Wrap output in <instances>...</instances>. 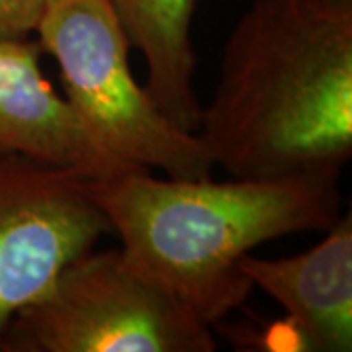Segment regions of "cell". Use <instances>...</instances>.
I'll return each instance as SVG.
<instances>
[{"label": "cell", "mask_w": 352, "mask_h": 352, "mask_svg": "<svg viewBox=\"0 0 352 352\" xmlns=\"http://www.w3.org/2000/svg\"><path fill=\"white\" fill-rule=\"evenodd\" d=\"M212 325L138 274L120 249L85 254L0 331V352H214Z\"/></svg>", "instance_id": "obj_4"}, {"label": "cell", "mask_w": 352, "mask_h": 352, "mask_svg": "<svg viewBox=\"0 0 352 352\" xmlns=\"http://www.w3.org/2000/svg\"><path fill=\"white\" fill-rule=\"evenodd\" d=\"M92 180L73 166L0 155V331L112 233Z\"/></svg>", "instance_id": "obj_5"}, {"label": "cell", "mask_w": 352, "mask_h": 352, "mask_svg": "<svg viewBox=\"0 0 352 352\" xmlns=\"http://www.w3.org/2000/svg\"><path fill=\"white\" fill-rule=\"evenodd\" d=\"M34 38L59 69L71 112L104 151L170 178L212 176L204 139L170 122L133 76L110 0H47Z\"/></svg>", "instance_id": "obj_3"}, {"label": "cell", "mask_w": 352, "mask_h": 352, "mask_svg": "<svg viewBox=\"0 0 352 352\" xmlns=\"http://www.w3.org/2000/svg\"><path fill=\"white\" fill-rule=\"evenodd\" d=\"M198 135L231 178L340 176L352 157V0H252Z\"/></svg>", "instance_id": "obj_1"}, {"label": "cell", "mask_w": 352, "mask_h": 352, "mask_svg": "<svg viewBox=\"0 0 352 352\" xmlns=\"http://www.w3.org/2000/svg\"><path fill=\"white\" fill-rule=\"evenodd\" d=\"M47 0H0V39L32 38Z\"/></svg>", "instance_id": "obj_9"}, {"label": "cell", "mask_w": 352, "mask_h": 352, "mask_svg": "<svg viewBox=\"0 0 352 352\" xmlns=\"http://www.w3.org/2000/svg\"><path fill=\"white\" fill-rule=\"evenodd\" d=\"M92 196L122 243L126 263L217 325L249 300L245 254L342 215L337 175L282 178H159L135 168L92 180Z\"/></svg>", "instance_id": "obj_2"}, {"label": "cell", "mask_w": 352, "mask_h": 352, "mask_svg": "<svg viewBox=\"0 0 352 352\" xmlns=\"http://www.w3.org/2000/svg\"><path fill=\"white\" fill-rule=\"evenodd\" d=\"M131 47L145 57L153 100L180 129L198 133L192 20L196 0H110Z\"/></svg>", "instance_id": "obj_8"}, {"label": "cell", "mask_w": 352, "mask_h": 352, "mask_svg": "<svg viewBox=\"0 0 352 352\" xmlns=\"http://www.w3.org/2000/svg\"><path fill=\"white\" fill-rule=\"evenodd\" d=\"M38 39H0V155L73 166L94 178L139 166L104 151L41 71ZM147 170V168H145Z\"/></svg>", "instance_id": "obj_6"}, {"label": "cell", "mask_w": 352, "mask_h": 352, "mask_svg": "<svg viewBox=\"0 0 352 352\" xmlns=\"http://www.w3.org/2000/svg\"><path fill=\"white\" fill-rule=\"evenodd\" d=\"M241 272L288 315L303 351L352 349V217L340 215L305 252L264 258L245 254Z\"/></svg>", "instance_id": "obj_7"}]
</instances>
